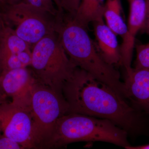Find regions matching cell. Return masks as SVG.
<instances>
[{"label": "cell", "instance_id": "1", "mask_svg": "<svg viewBox=\"0 0 149 149\" xmlns=\"http://www.w3.org/2000/svg\"><path fill=\"white\" fill-rule=\"evenodd\" d=\"M68 113H76L111 120L127 131H143L142 113L107 84L77 67L63 86Z\"/></svg>", "mask_w": 149, "mask_h": 149}, {"label": "cell", "instance_id": "2", "mask_svg": "<svg viewBox=\"0 0 149 149\" xmlns=\"http://www.w3.org/2000/svg\"><path fill=\"white\" fill-rule=\"evenodd\" d=\"M64 13L57 19L56 34L70 60L76 66L112 88L127 100L125 84L115 67L108 64L99 53L87 28Z\"/></svg>", "mask_w": 149, "mask_h": 149}, {"label": "cell", "instance_id": "3", "mask_svg": "<svg viewBox=\"0 0 149 149\" xmlns=\"http://www.w3.org/2000/svg\"><path fill=\"white\" fill-rule=\"evenodd\" d=\"M128 133L111 120L76 113L57 121L51 137L42 149H56L77 142H106L125 148L130 146Z\"/></svg>", "mask_w": 149, "mask_h": 149}, {"label": "cell", "instance_id": "4", "mask_svg": "<svg viewBox=\"0 0 149 149\" xmlns=\"http://www.w3.org/2000/svg\"><path fill=\"white\" fill-rule=\"evenodd\" d=\"M30 66L38 82L61 95L64 83L77 67L56 34L43 37L33 46Z\"/></svg>", "mask_w": 149, "mask_h": 149}, {"label": "cell", "instance_id": "5", "mask_svg": "<svg viewBox=\"0 0 149 149\" xmlns=\"http://www.w3.org/2000/svg\"><path fill=\"white\" fill-rule=\"evenodd\" d=\"M29 109L32 118L34 149H42L51 137L57 121L68 112L63 95L36 80L31 93Z\"/></svg>", "mask_w": 149, "mask_h": 149}, {"label": "cell", "instance_id": "6", "mask_svg": "<svg viewBox=\"0 0 149 149\" xmlns=\"http://www.w3.org/2000/svg\"><path fill=\"white\" fill-rule=\"evenodd\" d=\"M5 7L1 17L30 45L34 46L46 36L56 34V18H53L54 16L47 11L23 1Z\"/></svg>", "mask_w": 149, "mask_h": 149}, {"label": "cell", "instance_id": "7", "mask_svg": "<svg viewBox=\"0 0 149 149\" xmlns=\"http://www.w3.org/2000/svg\"><path fill=\"white\" fill-rule=\"evenodd\" d=\"M30 109L7 102L0 104V135L12 139L23 149H34Z\"/></svg>", "mask_w": 149, "mask_h": 149}, {"label": "cell", "instance_id": "8", "mask_svg": "<svg viewBox=\"0 0 149 149\" xmlns=\"http://www.w3.org/2000/svg\"><path fill=\"white\" fill-rule=\"evenodd\" d=\"M37 79L32 70L22 68L2 71L0 88L13 103L29 109L31 93Z\"/></svg>", "mask_w": 149, "mask_h": 149}, {"label": "cell", "instance_id": "9", "mask_svg": "<svg viewBox=\"0 0 149 149\" xmlns=\"http://www.w3.org/2000/svg\"><path fill=\"white\" fill-rule=\"evenodd\" d=\"M130 4L127 30L120 46L121 65L125 72H130L135 40L138 32L144 28L146 17V0H128Z\"/></svg>", "mask_w": 149, "mask_h": 149}, {"label": "cell", "instance_id": "10", "mask_svg": "<svg viewBox=\"0 0 149 149\" xmlns=\"http://www.w3.org/2000/svg\"><path fill=\"white\" fill-rule=\"evenodd\" d=\"M30 45L16 35L11 27L1 22L0 32V69L2 71L24 68L18 56L31 50Z\"/></svg>", "mask_w": 149, "mask_h": 149}, {"label": "cell", "instance_id": "11", "mask_svg": "<svg viewBox=\"0 0 149 149\" xmlns=\"http://www.w3.org/2000/svg\"><path fill=\"white\" fill-rule=\"evenodd\" d=\"M123 82L127 100L142 113L149 115V69L132 68Z\"/></svg>", "mask_w": 149, "mask_h": 149}, {"label": "cell", "instance_id": "12", "mask_svg": "<svg viewBox=\"0 0 149 149\" xmlns=\"http://www.w3.org/2000/svg\"><path fill=\"white\" fill-rule=\"evenodd\" d=\"M93 23L96 46L102 58L112 66L121 65L120 47L117 35L105 23L104 19Z\"/></svg>", "mask_w": 149, "mask_h": 149}, {"label": "cell", "instance_id": "13", "mask_svg": "<svg viewBox=\"0 0 149 149\" xmlns=\"http://www.w3.org/2000/svg\"><path fill=\"white\" fill-rule=\"evenodd\" d=\"M105 3V0H81L73 18L87 29L90 23L104 19Z\"/></svg>", "mask_w": 149, "mask_h": 149}, {"label": "cell", "instance_id": "14", "mask_svg": "<svg viewBox=\"0 0 149 149\" xmlns=\"http://www.w3.org/2000/svg\"><path fill=\"white\" fill-rule=\"evenodd\" d=\"M104 18L106 24L117 36L123 38L127 30L123 17L121 0H107L105 3Z\"/></svg>", "mask_w": 149, "mask_h": 149}, {"label": "cell", "instance_id": "15", "mask_svg": "<svg viewBox=\"0 0 149 149\" xmlns=\"http://www.w3.org/2000/svg\"><path fill=\"white\" fill-rule=\"evenodd\" d=\"M135 47L136 58L134 68L149 69V43L137 45Z\"/></svg>", "mask_w": 149, "mask_h": 149}, {"label": "cell", "instance_id": "16", "mask_svg": "<svg viewBox=\"0 0 149 149\" xmlns=\"http://www.w3.org/2000/svg\"><path fill=\"white\" fill-rule=\"evenodd\" d=\"M23 149V148L16 141L0 135V149Z\"/></svg>", "mask_w": 149, "mask_h": 149}, {"label": "cell", "instance_id": "17", "mask_svg": "<svg viewBox=\"0 0 149 149\" xmlns=\"http://www.w3.org/2000/svg\"><path fill=\"white\" fill-rule=\"evenodd\" d=\"M68 13L74 16L77 11L81 0H65Z\"/></svg>", "mask_w": 149, "mask_h": 149}, {"label": "cell", "instance_id": "18", "mask_svg": "<svg viewBox=\"0 0 149 149\" xmlns=\"http://www.w3.org/2000/svg\"><path fill=\"white\" fill-rule=\"evenodd\" d=\"M58 11V15H61L65 13H68L65 0H53Z\"/></svg>", "mask_w": 149, "mask_h": 149}, {"label": "cell", "instance_id": "19", "mask_svg": "<svg viewBox=\"0 0 149 149\" xmlns=\"http://www.w3.org/2000/svg\"><path fill=\"white\" fill-rule=\"evenodd\" d=\"M42 1L47 6L52 15L56 17H57L58 15V11L55 7L53 0H42Z\"/></svg>", "mask_w": 149, "mask_h": 149}, {"label": "cell", "instance_id": "20", "mask_svg": "<svg viewBox=\"0 0 149 149\" xmlns=\"http://www.w3.org/2000/svg\"><path fill=\"white\" fill-rule=\"evenodd\" d=\"M146 17L144 29L149 35V0H146Z\"/></svg>", "mask_w": 149, "mask_h": 149}, {"label": "cell", "instance_id": "21", "mask_svg": "<svg viewBox=\"0 0 149 149\" xmlns=\"http://www.w3.org/2000/svg\"><path fill=\"white\" fill-rule=\"evenodd\" d=\"M22 0H0V6H6L14 4L19 2Z\"/></svg>", "mask_w": 149, "mask_h": 149}, {"label": "cell", "instance_id": "22", "mask_svg": "<svg viewBox=\"0 0 149 149\" xmlns=\"http://www.w3.org/2000/svg\"><path fill=\"white\" fill-rule=\"evenodd\" d=\"M125 148L126 149H149V144L142 145V146H133L130 145V146L126 147Z\"/></svg>", "mask_w": 149, "mask_h": 149}, {"label": "cell", "instance_id": "23", "mask_svg": "<svg viewBox=\"0 0 149 149\" xmlns=\"http://www.w3.org/2000/svg\"><path fill=\"white\" fill-rule=\"evenodd\" d=\"M5 94H3L0 91V104L6 101V96Z\"/></svg>", "mask_w": 149, "mask_h": 149}, {"label": "cell", "instance_id": "24", "mask_svg": "<svg viewBox=\"0 0 149 149\" xmlns=\"http://www.w3.org/2000/svg\"><path fill=\"white\" fill-rule=\"evenodd\" d=\"M1 15L2 13L1 12V11H0V18H1Z\"/></svg>", "mask_w": 149, "mask_h": 149}, {"label": "cell", "instance_id": "25", "mask_svg": "<svg viewBox=\"0 0 149 149\" xmlns=\"http://www.w3.org/2000/svg\"><path fill=\"white\" fill-rule=\"evenodd\" d=\"M1 24H0V32H1Z\"/></svg>", "mask_w": 149, "mask_h": 149}]
</instances>
